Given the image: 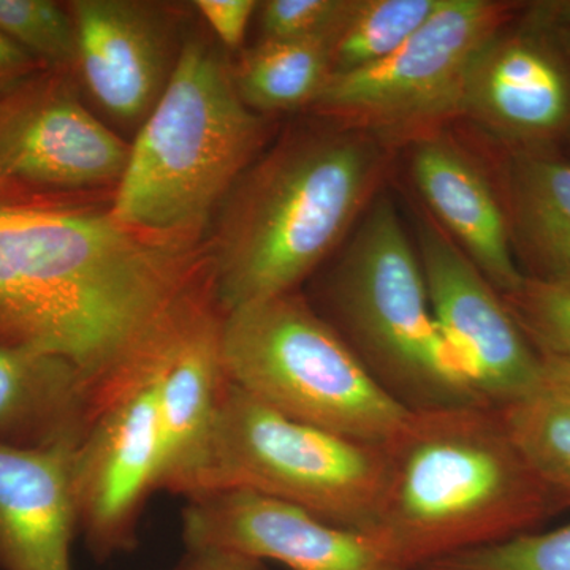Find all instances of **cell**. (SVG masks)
<instances>
[{
    "label": "cell",
    "instance_id": "1",
    "mask_svg": "<svg viewBox=\"0 0 570 570\" xmlns=\"http://www.w3.org/2000/svg\"><path fill=\"white\" fill-rule=\"evenodd\" d=\"M209 288L111 213L0 205V344L75 367L94 420L156 376L179 311Z\"/></svg>",
    "mask_w": 570,
    "mask_h": 570
},
{
    "label": "cell",
    "instance_id": "2",
    "mask_svg": "<svg viewBox=\"0 0 570 570\" xmlns=\"http://www.w3.org/2000/svg\"><path fill=\"white\" fill-rule=\"evenodd\" d=\"M387 450L371 535L403 570L527 534L570 508V494L532 466L498 409L411 412Z\"/></svg>",
    "mask_w": 570,
    "mask_h": 570
},
{
    "label": "cell",
    "instance_id": "3",
    "mask_svg": "<svg viewBox=\"0 0 570 570\" xmlns=\"http://www.w3.org/2000/svg\"><path fill=\"white\" fill-rule=\"evenodd\" d=\"M385 149L366 130L296 134L242 175L209 277L220 314L296 292L373 202Z\"/></svg>",
    "mask_w": 570,
    "mask_h": 570
},
{
    "label": "cell",
    "instance_id": "4",
    "mask_svg": "<svg viewBox=\"0 0 570 570\" xmlns=\"http://www.w3.org/2000/svg\"><path fill=\"white\" fill-rule=\"evenodd\" d=\"M316 311L407 412L482 403L442 335L419 253L395 204L379 195L322 277Z\"/></svg>",
    "mask_w": 570,
    "mask_h": 570
},
{
    "label": "cell",
    "instance_id": "5",
    "mask_svg": "<svg viewBox=\"0 0 570 570\" xmlns=\"http://www.w3.org/2000/svg\"><path fill=\"white\" fill-rule=\"evenodd\" d=\"M262 134L216 51L187 41L129 146L111 216L135 234H189L234 189Z\"/></svg>",
    "mask_w": 570,
    "mask_h": 570
},
{
    "label": "cell",
    "instance_id": "6",
    "mask_svg": "<svg viewBox=\"0 0 570 570\" xmlns=\"http://www.w3.org/2000/svg\"><path fill=\"white\" fill-rule=\"evenodd\" d=\"M387 480V444L284 417L227 381L212 430L178 497L249 490L335 527L371 534Z\"/></svg>",
    "mask_w": 570,
    "mask_h": 570
},
{
    "label": "cell",
    "instance_id": "7",
    "mask_svg": "<svg viewBox=\"0 0 570 570\" xmlns=\"http://www.w3.org/2000/svg\"><path fill=\"white\" fill-rule=\"evenodd\" d=\"M220 355L230 384L306 425L387 444L411 414L298 292L225 314Z\"/></svg>",
    "mask_w": 570,
    "mask_h": 570
},
{
    "label": "cell",
    "instance_id": "8",
    "mask_svg": "<svg viewBox=\"0 0 570 570\" xmlns=\"http://www.w3.org/2000/svg\"><path fill=\"white\" fill-rule=\"evenodd\" d=\"M513 10L491 0H444L384 61L332 75L314 105L347 129H393L461 111L469 71Z\"/></svg>",
    "mask_w": 570,
    "mask_h": 570
},
{
    "label": "cell",
    "instance_id": "9",
    "mask_svg": "<svg viewBox=\"0 0 570 570\" xmlns=\"http://www.w3.org/2000/svg\"><path fill=\"white\" fill-rule=\"evenodd\" d=\"M417 235L431 311L482 403L502 409L543 390L542 358L494 285L439 225L422 219Z\"/></svg>",
    "mask_w": 570,
    "mask_h": 570
},
{
    "label": "cell",
    "instance_id": "10",
    "mask_svg": "<svg viewBox=\"0 0 570 570\" xmlns=\"http://www.w3.org/2000/svg\"><path fill=\"white\" fill-rule=\"evenodd\" d=\"M159 373L94 420L71 455L78 532L99 562L137 549L142 508L156 491Z\"/></svg>",
    "mask_w": 570,
    "mask_h": 570
},
{
    "label": "cell",
    "instance_id": "11",
    "mask_svg": "<svg viewBox=\"0 0 570 570\" xmlns=\"http://www.w3.org/2000/svg\"><path fill=\"white\" fill-rule=\"evenodd\" d=\"M181 531L186 549L232 551L288 570H403L373 535L249 490L186 499Z\"/></svg>",
    "mask_w": 570,
    "mask_h": 570
},
{
    "label": "cell",
    "instance_id": "12",
    "mask_svg": "<svg viewBox=\"0 0 570 570\" xmlns=\"http://www.w3.org/2000/svg\"><path fill=\"white\" fill-rule=\"evenodd\" d=\"M129 146L59 81H26L0 99V179L86 189L121 179Z\"/></svg>",
    "mask_w": 570,
    "mask_h": 570
},
{
    "label": "cell",
    "instance_id": "13",
    "mask_svg": "<svg viewBox=\"0 0 570 570\" xmlns=\"http://www.w3.org/2000/svg\"><path fill=\"white\" fill-rule=\"evenodd\" d=\"M530 20L483 48L469 71L461 111L520 148H547L570 132V67L538 10Z\"/></svg>",
    "mask_w": 570,
    "mask_h": 570
},
{
    "label": "cell",
    "instance_id": "14",
    "mask_svg": "<svg viewBox=\"0 0 570 570\" xmlns=\"http://www.w3.org/2000/svg\"><path fill=\"white\" fill-rule=\"evenodd\" d=\"M71 11L94 97L116 118H148L175 67L159 14L130 0H77Z\"/></svg>",
    "mask_w": 570,
    "mask_h": 570
},
{
    "label": "cell",
    "instance_id": "15",
    "mask_svg": "<svg viewBox=\"0 0 570 570\" xmlns=\"http://www.w3.org/2000/svg\"><path fill=\"white\" fill-rule=\"evenodd\" d=\"M75 442H0V569L71 570L78 532L70 468Z\"/></svg>",
    "mask_w": 570,
    "mask_h": 570
},
{
    "label": "cell",
    "instance_id": "16",
    "mask_svg": "<svg viewBox=\"0 0 570 570\" xmlns=\"http://www.w3.org/2000/svg\"><path fill=\"white\" fill-rule=\"evenodd\" d=\"M412 176L450 238L499 294L520 288L527 276L513 253L504 206L479 168L456 146L426 138L412 154Z\"/></svg>",
    "mask_w": 570,
    "mask_h": 570
},
{
    "label": "cell",
    "instance_id": "17",
    "mask_svg": "<svg viewBox=\"0 0 570 570\" xmlns=\"http://www.w3.org/2000/svg\"><path fill=\"white\" fill-rule=\"evenodd\" d=\"M219 309L208 311L179 337L159 373L156 491L179 494L212 430L227 377L220 355Z\"/></svg>",
    "mask_w": 570,
    "mask_h": 570
},
{
    "label": "cell",
    "instance_id": "18",
    "mask_svg": "<svg viewBox=\"0 0 570 570\" xmlns=\"http://www.w3.org/2000/svg\"><path fill=\"white\" fill-rule=\"evenodd\" d=\"M92 422L75 367L31 348L0 344V442L24 448L78 444Z\"/></svg>",
    "mask_w": 570,
    "mask_h": 570
},
{
    "label": "cell",
    "instance_id": "19",
    "mask_svg": "<svg viewBox=\"0 0 570 570\" xmlns=\"http://www.w3.org/2000/svg\"><path fill=\"white\" fill-rule=\"evenodd\" d=\"M505 175L510 239L527 277L570 281V159L520 148Z\"/></svg>",
    "mask_w": 570,
    "mask_h": 570
},
{
    "label": "cell",
    "instance_id": "20",
    "mask_svg": "<svg viewBox=\"0 0 570 570\" xmlns=\"http://www.w3.org/2000/svg\"><path fill=\"white\" fill-rule=\"evenodd\" d=\"M332 75L328 40H264L234 73L250 110H292L313 104Z\"/></svg>",
    "mask_w": 570,
    "mask_h": 570
},
{
    "label": "cell",
    "instance_id": "21",
    "mask_svg": "<svg viewBox=\"0 0 570 570\" xmlns=\"http://www.w3.org/2000/svg\"><path fill=\"white\" fill-rule=\"evenodd\" d=\"M442 2L444 0H352L332 40V75L384 61L426 24Z\"/></svg>",
    "mask_w": 570,
    "mask_h": 570
},
{
    "label": "cell",
    "instance_id": "22",
    "mask_svg": "<svg viewBox=\"0 0 570 570\" xmlns=\"http://www.w3.org/2000/svg\"><path fill=\"white\" fill-rule=\"evenodd\" d=\"M498 411L532 466L570 494V400L543 387Z\"/></svg>",
    "mask_w": 570,
    "mask_h": 570
},
{
    "label": "cell",
    "instance_id": "23",
    "mask_svg": "<svg viewBox=\"0 0 570 570\" xmlns=\"http://www.w3.org/2000/svg\"><path fill=\"white\" fill-rule=\"evenodd\" d=\"M0 32L48 66L78 63L73 18L50 0H0Z\"/></svg>",
    "mask_w": 570,
    "mask_h": 570
},
{
    "label": "cell",
    "instance_id": "24",
    "mask_svg": "<svg viewBox=\"0 0 570 570\" xmlns=\"http://www.w3.org/2000/svg\"><path fill=\"white\" fill-rule=\"evenodd\" d=\"M417 570H570V523L452 554Z\"/></svg>",
    "mask_w": 570,
    "mask_h": 570
},
{
    "label": "cell",
    "instance_id": "25",
    "mask_svg": "<svg viewBox=\"0 0 570 570\" xmlns=\"http://www.w3.org/2000/svg\"><path fill=\"white\" fill-rule=\"evenodd\" d=\"M502 298L540 355L570 360V281L524 277L520 288Z\"/></svg>",
    "mask_w": 570,
    "mask_h": 570
},
{
    "label": "cell",
    "instance_id": "26",
    "mask_svg": "<svg viewBox=\"0 0 570 570\" xmlns=\"http://www.w3.org/2000/svg\"><path fill=\"white\" fill-rule=\"evenodd\" d=\"M352 0H268L258 7L264 40H328Z\"/></svg>",
    "mask_w": 570,
    "mask_h": 570
},
{
    "label": "cell",
    "instance_id": "27",
    "mask_svg": "<svg viewBox=\"0 0 570 570\" xmlns=\"http://www.w3.org/2000/svg\"><path fill=\"white\" fill-rule=\"evenodd\" d=\"M254 0H197L195 9L225 47L236 48L245 39L247 26L258 9Z\"/></svg>",
    "mask_w": 570,
    "mask_h": 570
},
{
    "label": "cell",
    "instance_id": "28",
    "mask_svg": "<svg viewBox=\"0 0 570 570\" xmlns=\"http://www.w3.org/2000/svg\"><path fill=\"white\" fill-rule=\"evenodd\" d=\"M171 570H273L266 562L217 549H186Z\"/></svg>",
    "mask_w": 570,
    "mask_h": 570
},
{
    "label": "cell",
    "instance_id": "29",
    "mask_svg": "<svg viewBox=\"0 0 570 570\" xmlns=\"http://www.w3.org/2000/svg\"><path fill=\"white\" fill-rule=\"evenodd\" d=\"M37 69V59L0 32V99L29 81Z\"/></svg>",
    "mask_w": 570,
    "mask_h": 570
},
{
    "label": "cell",
    "instance_id": "30",
    "mask_svg": "<svg viewBox=\"0 0 570 570\" xmlns=\"http://www.w3.org/2000/svg\"><path fill=\"white\" fill-rule=\"evenodd\" d=\"M540 358L546 387L570 400V360L551 355H540Z\"/></svg>",
    "mask_w": 570,
    "mask_h": 570
},
{
    "label": "cell",
    "instance_id": "31",
    "mask_svg": "<svg viewBox=\"0 0 570 570\" xmlns=\"http://www.w3.org/2000/svg\"><path fill=\"white\" fill-rule=\"evenodd\" d=\"M535 10L570 50V0L543 3L542 7H535Z\"/></svg>",
    "mask_w": 570,
    "mask_h": 570
}]
</instances>
